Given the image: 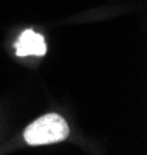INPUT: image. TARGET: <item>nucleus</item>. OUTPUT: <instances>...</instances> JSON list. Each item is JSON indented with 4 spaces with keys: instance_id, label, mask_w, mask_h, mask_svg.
Masks as SVG:
<instances>
[{
    "instance_id": "obj_1",
    "label": "nucleus",
    "mask_w": 147,
    "mask_h": 155,
    "mask_svg": "<svg viewBox=\"0 0 147 155\" xmlns=\"http://www.w3.org/2000/svg\"><path fill=\"white\" fill-rule=\"evenodd\" d=\"M70 134L67 121L57 113H48L31 123L23 132V138L30 146L53 144L65 140Z\"/></svg>"
},
{
    "instance_id": "obj_2",
    "label": "nucleus",
    "mask_w": 147,
    "mask_h": 155,
    "mask_svg": "<svg viewBox=\"0 0 147 155\" xmlns=\"http://www.w3.org/2000/svg\"><path fill=\"white\" fill-rule=\"evenodd\" d=\"M47 44L42 34L33 30H25L16 42V54L23 56H45Z\"/></svg>"
}]
</instances>
